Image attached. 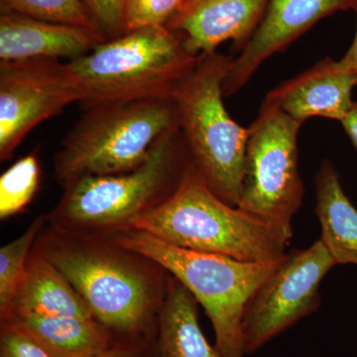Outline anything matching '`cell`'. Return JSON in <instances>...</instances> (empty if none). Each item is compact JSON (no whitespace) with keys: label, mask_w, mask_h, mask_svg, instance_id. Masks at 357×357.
Here are the masks:
<instances>
[{"label":"cell","mask_w":357,"mask_h":357,"mask_svg":"<svg viewBox=\"0 0 357 357\" xmlns=\"http://www.w3.org/2000/svg\"><path fill=\"white\" fill-rule=\"evenodd\" d=\"M107 238L157 263L192 293L210 319L215 347L223 357L245 356L244 307L287 255L275 261H243L229 256L178 248L133 229Z\"/></svg>","instance_id":"cell-5"},{"label":"cell","mask_w":357,"mask_h":357,"mask_svg":"<svg viewBox=\"0 0 357 357\" xmlns=\"http://www.w3.org/2000/svg\"><path fill=\"white\" fill-rule=\"evenodd\" d=\"M68 63L57 59L0 62V160L8 161L40 123L79 102Z\"/></svg>","instance_id":"cell-10"},{"label":"cell","mask_w":357,"mask_h":357,"mask_svg":"<svg viewBox=\"0 0 357 357\" xmlns=\"http://www.w3.org/2000/svg\"><path fill=\"white\" fill-rule=\"evenodd\" d=\"M91 20L107 39L123 34V0H82Z\"/></svg>","instance_id":"cell-23"},{"label":"cell","mask_w":357,"mask_h":357,"mask_svg":"<svg viewBox=\"0 0 357 357\" xmlns=\"http://www.w3.org/2000/svg\"><path fill=\"white\" fill-rule=\"evenodd\" d=\"M354 13L356 14V32L354 36V42H352L351 48L347 50V54L342 58V60L347 63V65L351 68L352 72L356 74L357 77V0L354 1Z\"/></svg>","instance_id":"cell-27"},{"label":"cell","mask_w":357,"mask_h":357,"mask_svg":"<svg viewBox=\"0 0 357 357\" xmlns=\"http://www.w3.org/2000/svg\"><path fill=\"white\" fill-rule=\"evenodd\" d=\"M128 229L178 248L251 262L281 259L293 237V231L218 198L192 162L173 194L134 218Z\"/></svg>","instance_id":"cell-2"},{"label":"cell","mask_w":357,"mask_h":357,"mask_svg":"<svg viewBox=\"0 0 357 357\" xmlns=\"http://www.w3.org/2000/svg\"><path fill=\"white\" fill-rule=\"evenodd\" d=\"M46 222V215L35 218L20 236L0 249V314L8 309L24 275L30 249Z\"/></svg>","instance_id":"cell-20"},{"label":"cell","mask_w":357,"mask_h":357,"mask_svg":"<svg viewBox=\"0 0 357 357\" xmlns=\"http://www.w3.org/2000/svg\"><path fill=\"white\" fill-rule=\"evenodd\" d=\"M109 40L100 30L50 22L15 13H0V60H76Z\"/></svg>","instance_id":"cell-14"},{"label":"cell","mask_w":357,"mask_h":357,"mask_svg":"<svg viewBox=\"0 0 357 357\" xmlns=\"http://www.w3.org/2000/svg\"><path fill=\"white\" fill-rule=\"evenodd\" d=\"M41 168L35 152L9 167L0 177V218L22 213L38 191Z\"/></svg>","instance_id":"cell-19"},{"label":"cell","mask_w":357,"mask_h":357,"mask_svg":"<svg viewBox=\"0 0 357 357\" xmlns=\"http://www.w3.org/2000/svg\"><path fill=\"white\" fill-rule=\"evenodd\" d=\"M26 333L53 357H89L105 351L117 337L96 319L13 316L1 319Z\"/></svg>","instance_id":"cell-17"},{"label":"cell","mask_w":357,"mask_h":357,"mask_svg":"<svg viewBox=\"0 0 357 357\" xmlns=\"http://www.w3.org/2000/svg\"><path fill=\"white\" fill-rule=\"evenodd\" d=\"M231 62L217 52L202 56L173 98L192 163L218 198L237 206L250 129L234 121L223 105L222 86Z\"/></svg>","instance_id":"cell-7"},{"label":"cell","mask_w":357,"mask_h":357,"mask_svg":"<svg viewBox=\"0 0 357 357\" xmlns=\"http://www.w3.org/2000/svg\"><path fill=\"white\" fill-rule=\"evenodd\" d=\"M356 86V74L342 59L326 58L279 84L265 100L301 123L314 116L342 122L356 103L351 98Z\"/></svg>","instance_id":"cell-13"},{"label":"cell","mask_w":357,"mask_h":357,"mask_svg":"<svg viewBox=\"0 0 357 357\" xmlns=\"http://www.w3.org/2000/svg\"><path fill=\"white\" fill-rule=\"evenodd\" d=\"M198 307L192 293L168 273L163 304L145 342L146 356L223 357L202 331Z\"/></svg>","instance_id":"cell-15"},{"label":"cell","mask_w":357,"mask_h":357,"mask_svg":"<svg viewBox=\"0 0 357 357\" xmlns=\"http://www.w3.org/2000/svg\"><path fill=\"white\" fill-rule=\"evenodd\" d=\"M13 316L95 319L83 298L44 255L33 249L24 275L1 319Z\"/></svg>","instance_id":"cell-16"},{"label":"cell","mask_w":357,"mask_h":357,"mask_svg":"<svg viewBox=\"0 0 357 357\" xmlns=\"http://www.w3.org/2000/svg\"><path fill=\"white\" fill-rule=\"evenodd\" d=\"M0 13L98 29L82 0H0Z\"/></svg>","instance_id":"cell-21"},{"label":"cell","mask_w":357,"mask_h":357,"mask_svg":"<svg viewBox=\"0 0 357 357\" xmlns=\"http://www.w3.org/2000/svg\"><path fill=\"white\" fill-rule=\"evenodd\" d=\"M187 0H123V34L143 28L167 27Z\"/></svg>","instance_id":"cell-22"},{"label":"cell","mask_w":357,"mask_h":357,"mask_svg":"<svg viewBox=\"0 0 357 357\" xmlns=\"http://www.w3.org/2000/svg\"><path fill=\"white\" fill-rule=\"evenodd\" d=\"M269 0H187L167 25L195 56L208 55L225 41L241 51L259 25Z\"/></svg>","instance_id":"cell-12"},{"label":"cell","mask_w":357,"mask_h":357,"mask_svg":"<svg viewBox=\"0 0 357 357\" xmlns=\"http://www.w3.org/2000/svg\"><path fill=\"white\" fill-rule=\"evenodd\" d=\"M337 265L321 241L288 253L252 294L243 316L245 354L261 349L321 306V282Z\"/></svg>","instance_id":"cell-9"},{"label":"cell","mask_w":357,"mask_h":357,"mask_svg":"<svg viewBox=\"0 0 357 357\" xmlns=\"http://www.w3.org/2000/svg\"><path fill=\"white\" fill-rule=\"evenodd\" d=\"M35 248L65 275L96 321L115 337L147 342L165 297L166 270L107 237L52 229Z\"/></svg>","instance_id":"cell-1"},{"label":"cell","mask_w":357,"mask_h":357,"mask_svg":"<svg viewBox=\"0 0 357 357\" xmlns=\"http://www.w3.org/2000/svg\"><path fill=\"white\" fill-rule=\"evenodd\" d=\"M356 0H269L248 44L231 65L222 86L223 96L236 93L264 61L285 49L326 16L352 9Z\"/></svg>","instance_id":"cell-11"},{"label":"cell","mask_w":357,"mask_h":357,"mask_svg":"<svg viewBox=\"0 0 357 357\" xmlns=\"http://www.w3.org/2000/svg\"><path fill=\"white\" fill-rule=\"evenodd\" d=\"M342 124L357 151V102L354 103L351 112L342 121Z\"/></svg>","instance_id":"cell-26"},{"label":"cell","mask_w":357,"mask_h":357,"mask_svg":"<svg viewBox=\"0 0 357 357\" xmlns=\"http://www.w3.org/2000/svg\"><path fill=\"white\" fill-rule=\"evenodd\" d=\"M316 211L321 236L337 265H357V210L345 195L330 159L323 160L316 178Z\"/></svg>","instance_id":"cell-18"},{"label":"cell","mask_w":357,"mask_h":357,"mask_svg":"<svg viewBox=\"0 0 357 357\" xmlns=\"http://www.w3.org/2000/svg\"><path fill=\"white\" fill-rule=\"evenodd\" d=\"M192 162L180 129H174L156 141L146 161L134 170L89 176L66 185L47 222L69 236L109 237L123 231L173 194Z\"/></svg>","instance_id":"cell-3"},{"label":"cell","mask_w":357,"mask_h":357,"mask_svg":"<svg viewBox=\"0 0 357 357\" xmlns=\"http://www.w3.org/2000/svg\"><path fill=\"white\" fill-rule=\"evenodd\" d=\"M178 128L173 98L130 100L84 109L54 159L63 188L89 176L129 172L142 165L164 134Z\"/></svg>","instance_id":"cell-6"},{"label":"cell","mask_w":357,"mask_h":357,"mask_svg":"<svg viewBox=\"0 0 357 357\" xmlns=\"http://www.w3.org/2000/svg\"><path fill=\"white\" fill-rule=\"evenodd\" d=\"M89 357H147L145 344L117 338L109 349Z\"/></svg>","instance_id":"cell-25"},{"label":"cell","mask_w":357,"mask_h":357,"mask_svg":"<svg viewBox=\"0 0 357 357\" xmlns=\"http://www.w3.org/2000/svg\"><path fill=\"white\" fill-rule=\"evenodd\" d=\"M0 357H53L35 340L9 324L1 323Z\"/></svg>","instance_id":"cell-24"},{"label":"cell","mask_w":357,"mask_h":357,"mask_svg":"<svg viewBox=\"0 0 357 357\" xmlns=\"http://www.w3.org/2000/svg\"><path fill=\"white\" fill-rule=\"evenodd\" d=\"M303 123L265 100L255 121L249 126L241 210L293 231L294 215L304 199L299 171L298 134Z\"/></svg>","instance_id":"cell-8"},{"label":"cell","mask_w":357,"mask_h":357,"mask_svg":"<svg viewBox=\"0 0 357 357\" xmlns=\"http://www.w3.org/2000/svg\"><path fill=\"white\" fill-rule=\"evenodd\" d=\"M178 33L143 28L107 40L69 61L84 109L107 103L173 98L178 84L198 65Z\"/></svg>","instance_id":"cell-4"}]
</instances>
